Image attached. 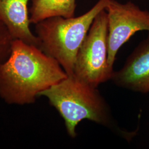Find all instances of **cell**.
<instances>
[{"label":"cell","mask_w":149,"mask_h":149,"mask_svg":"<svg viewBox=\"0 0 149 149\" xmlns=\"http://www.w3.org/2000/svg\"><path fill=\"white\" fill-rule=\"evenodd\" d=\"M63 118L66 132L77 136L79 123L88 120L114 130L119 131L110 107L97 87L76 77H67L41 92Z\"/></svg>","instance_id":"cell-2"},{"label":"cell","mask_w":149,"mask_h":149,"mask_svg":"<svg viewBox=\"0 0 149 149\" xmlns=\"http://www.w3.org/2000/svg\"><path fill=\"white\" fill-rule=\"evenodd\" d=\"M14 38L5 24L0 20V64L5 62L11 54Z\"/></svg>","instance_id":"cell-9"},{"label":"cell","mask_w":149,"mask_h":149,"mask_svg":"<svg viewBox=\"0 0 149 149\" xmlns=\"http://www.w3.org/2000/svg\"><path fill=\"white\" fill-rule=\"evenodd\" d=\"M76 0H32L29 10L31 24H37L51 17H74Z\"/></svg>","instance_id":"cell-8"},{"label":"cell","mask_w":149,"mask_h":149,"mask_svg":"<svg viewBox=\"0 0 149 149\" xmlns=\"http://www.w3.org/2000/svg\"><path fill=\"white\" fill-rule=\"evenodd\" d=\"M67 76L59 63L39 47L14 39L10 55L0 64V97L9 104H32Z\"/></svg>","instance_id":"cell-1"},{"label":"cell","mask_w":149,"mask_h":149,"mask_svg":"<svg viewBox=\"0 0 149 149\" xmlns=\"http://www.w3.org/2000/svg\"><path fill=\"white\" fill-rule=\"evenodd\" d=\"M109 1L98 0L89 11L79 17H51L36 24L39 48L55 59L68 76L74 74L80 47L95 17L105 10Z\"/></svg>","instance_id":"cell-3"},{"label":"cell","mask_w":149,"mask_h":149,"mask_svg":"<svg viewBox=\"0 0 149 149\" xmlns=\"http://www.w3.org/2000/svg\"><path fill=\"white\" fill-rule=\"evenodd\" d=\"M111 80L128 90L149 93V36L134 49L122 68L113 71Z\"/></svg>","instance_id":"cell-6"},{"label":"cell","mask_w":149,"mask_h":149,"mask_svg":"<svg viewBox=\"0 0 149 149\" xmlns=\"http://www.w3.org/2000/svg\"><path fill=\"white\" fill-rule=\"evenodd\" d=\"M108 24L105 10L96 16L81 46L74 63V74L96 87L113 73L108 63Z\"/></svg>","instance_id":"cell-4"},{"label":"cell","mask_w":149,"mask_h":149,"mask_svg":"<svg viewBox=\"0 0 149 149\" xmlns=\"http://www.w3.org/2000/svg\"><path fill=\"white\" fill-rule=\"evenodd\" d=\"M108 24V63L113 69L118 52L136 32H149V11L132 1L110 0L107 6Z\"/></svg>","instance_id":"cell-5"},{"label":"cell","mask_w":149,"mask_h":149,"mask_svg":"<svg viewBox=\"0 0 149 149\" xmlns=\"http://www.w3.org/2000/svg\"><path fill=\"white\" fill-rule=\"evenodd\" d=\"M30 0H0V20L10 32L14 39L39 48L37 36L30 29L28 2Z\"/></svg>","instance_id":"cell-7"}]
</instances>
